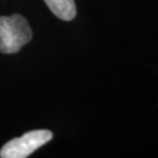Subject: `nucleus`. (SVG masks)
Returning <instances> with one entry per match:
<instances>
[{
	"mask_svg": "<svg viewBox=\"0 0 158 158\" xmlns=\"http://www.w3.org/2000/svg\"><path fill=\"white\" fill-rule=\"evenodd\" d=\"M32 29L23 15L0 17V53H18L32 40Z\"/></svg>",
	"mask_w": 158,
	"mask_h": 158,
	"instance_id": "f257e3e1",
	"label": "nucleus"
},
{
	"mask_svg": "<svg viewBox=\"0 0 158 158\" xmlns=\"http://www.w3.org/2000/svg\"><path fill=\"white\" fill-rule=\"evenodd\" d=\"M53 138L49 130H33L23 134L21 137L13 138L4 144L0 150L1 158H26L31 153L36 151L39 148Z\"/></svg>",
	"mask_w": 158,
	"mask_h": 158,
	"instance_id": "f03ea898",
	"label": "nucleus"
},
{
	"mask_svg": "<svg viewBox=\"0 0 158 158\" xmlns=\"http://www.w3.org/2000/svg\"><path fill=\"white\" fill-rule=\"evenodd\" d=\"M52 13L61 20L70 21L76 17V6L74 0H44Z\"/></svg>",
	"mask_w": 158,
	"mask_h": 158,
	"instance_id": "7ed1b4c3",
	"label": "nucleus"
}]
</instances>
